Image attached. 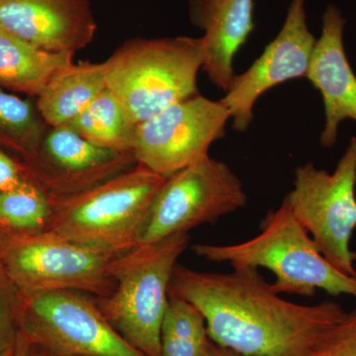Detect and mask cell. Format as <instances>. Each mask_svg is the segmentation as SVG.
<instances>
[{
	"label": "cell",
	"mask_w": 356,
	"mask_h": 356,
	"mask_svg": "<svg viewBox=\"0 0 356 356\" xmlns=\"http://www.w3.org/2000/svg\"><path fill=\"white\" fill-rule=\"evenodd\" d=\"M168 297L203 314L213 343L250 356H311L346 314L334 301H287L252 267L213 273L177 264Z\"/></svg>",
	"instance_id": "6da1fadb"
},
{
	"label": "cell",
	"mask_w": 356,
	"mask_h": 356,
	"mask_svg": "<svg viewBox=\"0 0 356 356\" xmlns=\"http://www.w3.org/2000/svg\"><path fill=\"white\" fill-rule=\"evenodd\" d=\"M194 254L233 269L266 268L275 275L271 288L277 294L313 297L318 289L332 296L356 298V276L341 273L318 250L308 232L284 202L269 210L259 235L235 245L196 243Z\"/></svg>",
	"instance_id": "7a4b0ae2"
},
{
	"label": "cell",
	"mask_w": 356,
	"mask_h": 356,
	"mask_svg": "<svg viewBox=\"0 0 356 356\" xmlns=\"http://www.w3.org/2000/svg\"><path fill=\"white\" fill-rule=\"evenodd\" d=\"M189 243V233H177L121 252L110 268L116 282L114 292L106 298L95 297L109 324L145 356H161L168 286Z\"/></svg>",
	"instance_id": "3957f363"
},
{
	"label": "cell",
	"mask_w": 356,
	"mask_h": 356,
	"mask_svg": "<svg viewBox=\"0 0 356 356\" xmlns=\"http://www.w3.org/2000/svg\"><path fill=\"white\" fill-rule=\"evenodd\" d=\"M107 88L139 125L166 107L198 95L202 38L131 39L112 54Z\"/></svg>",
	"instance_id": "277c9868"
},
{
	"label": "cell",
	"mask_w": 356,
	"mask_h": 356,
	"mask_svg": "<svg viewBox=\"0 0 356 356\" xmlns=\"http://www.w3.org/2000/svg\"><path fill=\"white\" fill-rule=\"evenodd\" d=\"M165 178L137 163L90 191L55 202L44 232L81 245L130 250L137 245L147 211Z\"/></svg>",
	"instance_id": "5b68a950"
},
{
	"label": "cell",
	"mask_w": 356,
	"mask_h": 356,
	"mask_svg": "<svg viewBox=\"0 0 356 356\" xmlns=\"http://www.w3.org/2000/svg\"><path fill=\"white\" fill-rule=\"evenodd\" d=\"M121 252L44 232L0 236V266L24 297L67 290L106 298L116 288L110 268Z\"/></svg>",
	"instance_id": "8992f818"
},
{
	"label": "cell",
	"mask_w": 356,
	"mask_h": 356,
	"mask_svg": "<svg viewBox=\"0 0 356 356\" xmlns=\"http://www.w3.org/2000/svg\"><path fill=\"white\" fill-rule=\"evenodd\" d=\"M356 138L336 170L300 165L284 202L308 232L327 261L341 273L356 276V252L350 248L356 229Z\"/></svg>",
	"instance_id": "52a82bcc"
},
{
	"label": "cell",
	"mask_w": 356,
	"mask_h": 356,
	"mask_svg": "<svg viewBox=\"0 0 356 356\" xmlns=\"http://www.w3.org/2000/svg\"><path fill=\"white\" fill-rule=\"evenodd\" d=\"M240 178L226 163L206 156L165 178L152 201L137 245L189 233L247 205Z\"/></svg>",
	"instance_id": "ba28073f"
},
{
	"label": "cell",
	"mask_w": 356,
	"mask_h": 356,
	"mask_svg": "<svg viewBox=\"0 0 356 356\" xmlns=\"http://www.w3.org/2000/svg\"><path fill=\"white\" fill-rule=\"evenodd\" d=\"M24 298L21 332L55 356H145L109 324L91 295L64 290Z\"/></svg>",
	"instance_id": "9c48e42d"
},
{
	"label": "cell",
	"mask_w": 356,
	"mask_h": 356,
	"mask_svg": "<svg viewBox=\"0 0 356 356\" xmlns=\"http://www.w3.org/2000/svg\"><path fill=\"white\" fill-rule=\"evenodd\" d=\"M229 119L221 100L197 95L175 103L138 125L134 156L138 163L170 177L209 156L211 145L224 137Z\"/></svg>",
	"instance_id": "30bf717a"
},
{
	"label": "cell",
	"mask_w": 356,
	"mask_h": 356,
	"mask_svg": "<svg viewBox=\"0 0 356 356\" xmlns=\"http://www.w3.org/2000/svg\"><path fill=\"white\" fill-rule=\"evenodd\" d=\"M26 177L54 202L74 197L137 165L133 153L96 146L67 126L49 127L36 156L22 163Z\"/></svg>",
	"instance_id": "8fae6325"
},
{
	"label": "cell",
	"mask_w": 356,
	"mask_h": 356,
	"mask_svg": "<svg viewBox=\"0 0 356 356\" xmlns=\"http://www.w3.org/2000/svg\"><path fill=\"white\" fill-rule=\"evenodd\" d=\"M316 41L307 26L305 0H291L280 34L247 72L234 77L221 100L229 110L236 131L248 130L255 102L268 89L306 77Z\"/></svg>",
	"instance_id": "7c38bea8"
},
{
	"label": "cell",
	"mask_w": 356,
	"mask_h": 356,
	"mask_svg": "<svg viewBox=\"0 0 356 356\" xmlns=\"http://www.w3.org/2000/svg\"><path fill=\"white\" fill-rule=\"evenodd\" d=\"M0 29L43 50L70 53L95 40L90 0H0Z\"/></svg>",
	"instance_id": "4fadbf2b"
},
{
	"label": "cell",
	"mask_w": 356,
	"mask_h": 356,
	"mask_svg": "<svg viewBox=\"0 0 356 356\" xmlns=\"http://www.w3.org/2000/svg\"><path fill=\"white\" fill-rule=\"evenodd\" d=\"M322 35L316 41L307 79L324 100L325 123L321 145L336 144L339 124L346 119L356 122V76L343 46L346 19L334 6L325 8Z\"/></svg>",
	"instance_id": "5bb4252c"
},
{
	"label": "cell",
	"mask_w": 356,
	"mask_h": 356,
	"mask_svg": "<svg viewBox=\"0 0 356 356\" xmlns=\"http://www.w3.org/2000/svg\"><path fill=\"white\" fill-rule=\"evenodd\" d=\"M189 19L205 32L202 70L227 92L234 77V58L254 29V0H188Z\"/></svg>",
	"instance_id": "9a60e30c"
},
{
	"label": "cell",
	"mask_w": 356,
	"mask_h": 356,
	"mask_svg": "<svg viewBox=\"0 0 356 356\" xmlns=\"http://www.w3.org/2000/svg\"><path fill=\"white\" fill-rule=\"evenodd\" d=\"M106 89V62L72 63L37 96L36 106L49 127L69 126Z\"/></svg>",
	"instance_id": "2e32d148"
},
{
	"label": "cell",
	"mask_w": 356,
	"mask_h": 356,
	"mask_svg": "<svg viewBox=\"0 0 356 356\" xmlns=\"http://www.w3.org/2000/svg\"><path fill=\"white\" fill-rule=\"evenodd\" d=\"M74 54L40 49L0 29V88L38 96Z\"/></svg>",
	"instance_id": "e0dca14e"
},
{
	"label": "cell",
	"mask_w": 356,
	"mask_h": 356,
	"mask_svg": "<svg viewBox=\"0 0 356 356\" xmlns=\"http://www.w3.org/2000/svg\"><path fill=\"white\" fill-rule=\"evenodd\" d=\"M67 127L96 146L133 153L138 124L107 88Z\"/></svg>",
	"instance_id": "ac0fdd59"
},
{
	"label": "cell",
	"mask_w": 356,
	"mask_h": 356,
	"mask_svg": "<svg viewBox=\"0 0 356 356\" xmlns=\"http://www.w3.org/2000/svg\"><path fill=\"white\" fill-rule=\"evenodd\" d=\"M49 126L36 103L0 88V147L29 163L36 156Z\"/></svg>",
	"instance_id": "d6986e66"
},
{
	"label": "cell",
	"mask_w": 356,
	"mask_h": 356,
	"mask_svg": "<svg viewBox=\"0 0 356 356\" xmlns=\"http://www.w3.org/2000/svg\"><path fill=\"white\" fill-rule=\"evenodd\" d=\"M54 207L50 194L32 180L26 179L0 193V232L6 235L43 233Z\"/></svg>",
	"instance_id": "ffe728a7"
},
{
	"label": "cell",
	"mask_w": 356,
	"mask_h": 356,
	"mask_svg": "<svg viewBox=\"0 0 356 356\" xmlns=\"http://www.w3.org/2000/svg\"><path fill=\"white\" fill-rule=\"evenodd\" d=\"M212 344L203 314L185 300L168 297L161 330V356H208Z\"/></svg>",
	"instance_id": "44dd1931"
},
{
	"label": "cell",
	"mask_w": 356,
	"mask_h": 356,
	"mask_svg": "<svg viewBox=\"0 0 356 356\" xmlns=\"http://www.w3.org/2000/svg\"><path fill=\"white\" fill-rule=\"evenodd\" d=\"M25 298L0 266V356L10 353L21 332Z\"/></svg>",
	"instance_id": "7402d4cb"
},
{
	"label": "cell",
	"mask_w": 356,
	"mask_h": 356,
	"mask_svg": "<svg viewBox=\"0 0 356 356\" xmlns=\"http://www.w3.org/2000/svg\"><path fill=\"white\" fill-rule=\"evenodd\" d=\"M311 356H356V305L346 312Z\"/></svg>",
	"instance_id": "603a6c76"
},
{
	"label": "cell",
	"mask_w": 356,
	"mask_h": 356,
	"mask_svg": "<svg viewBox=\"0 0 356 356\" xmlns=\"http://www.w3.org/2000/svg\"><path fill=\"white\" fill-rule=\"evenodd\" d=\"M28 179L22 161L11 158L0 149V193L10 191Z\"/></svg>",
	"instance_id": "cb8c5ba5"
},
{
	"label": "cell",
	"mask_w": 356,
	"mask_h": 356,
	"mask_svg": "<svg viewBox=\"0 0 356 356\" xmlns=\"http://www.w3.org/2000/svg\"><path fill=\"white\" fill-rule=\"evenodd\" d=\"M13 356H55L44 346L34 343L20 332L19 339L14 348Z\"/></svg>",
	"instance_id": "d4e9b609"
},
{
	"label": "cell",
	"mask_w": 356,
	"mask_h": 356,
	"mask_svg": "<svg viewBox=\"0 0 356 356\" xmlns=\"http://www.w3.org/2000/svg\"><path fill=\"white\" fill-rule=\"evenodd\" d=\"M208 356H250L243 355V353H236L229 348H222V346H218V344L213 343L211 346L209 355Z\"/></svg>",
	"instance_id": "484cf974"
},
{
	"label": "cell",
	"mask_w": 356,
	"mask_h": 356,
	"mask_svg": "<svg viewBox=\"0 0 356 356\" xmlns=\"http://www.w3.org/2000/svg\"><path fill=\"white\" fill-rule=\"evenodd\" d=\"M13 353H14V350H11L10 353H6V355H3V356H13Z\"/></svg>",
	"instance_id": "4316f807"
},
{
	"label": "cell",
	"mask_w": 356,
	"mask_h": 356,
	"mask_svg": "<svg viewBox=\"0 0 356 356\" xmlns=\"http://www.w3.org/2000/svg\"><path fill=\"white\" fill-rule=\"evenodd\" d=\"M0 236H1V233H0Z\"/></svg>",
	"instance_id": "83f0119b"
}]
</instances>
